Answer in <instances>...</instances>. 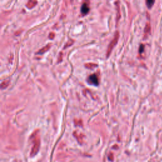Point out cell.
Returning <instances> with one entry per match:
<instances>
[{"label": "cell", "instance_id": "9c48e42d", "mask_svg": "<svg viewBox=\"0 0 162 162\" xmlns=\"http://www.w3.org/2000/svg\"><path fill=\"white\" fill-rule=\"evenodd\" d=\"M154 3H155V1H150V0H149V1H146V4H147V6L148 8H151L152 7V6L153 5Z\"/></svg>", "mask_w": 162, "mask_h": 162}, {"label": "cell", "instance_id": "3957f363", "mask_svg": "<svg viewBox=\"0 0 162 162\" xmlns=\"http://www.w3.org/2000/svg\"><path fill=\"white\" fill-rule=\"evenodd\" d=\"M87 82L90 84H92L94 85H98L99 84V78L97 74H94L91 75L87 79Z\"/></svg>", "mask_w": 162, "mask_h": 162}, {"label": "cell", "instance_id": "7c38bea8", "mask_svg": "<svg viewBox=\"0 0 162 162\" xmlns=\"http://www.w3.org/2000/svg\"><path fill=\"white\" fill-rule=\"evenodd\" d=\"M143 50H144V46L143 44H141L140 46V49H139V52L142 53L143 51Z\"/></svg>", "mask_w": 162, "mask_h": 162}, {"label": "cell", "instance_id": "52a82bcc", "mask_svg": "<svg viewBox=\"0 0 162 162\" xmlns=\"http://www.w3.org/2000/svg\"><path fill=\"white\" fill-rule=\"evenodd\" d=\"M9 84H10V81L9 80H6V81H4L3 82L1 83V88L2 89H5L8 86Z\"/></svg>", "mask_w": 162, "mask_h": 162}, {"label": "cell", "instance_id": "ba28073f", "mask_svg": "<svg viewBox=\"0 0 162 162\" xmlns=\"http://www.w3.org/2000/svg\"><path fill=\"white\" fill-rule=\"evenodd\" d=\"M96 67H97V65L96 64H94V63H87V64H85V67L86 68H88V69H94V68H95Z\"/></svg>", "mask_w": 162, "mask_h": 162}, {"label": "cell", "instance_id": "8992f818", "mask_svg": "<svg viewBox=\"0 0 162 162\" xmlns=\"http://www.w3.org/2000/svg\"><path fill=\"white\" fill-rule=\"evenodd\" d=\"M37 3V1H33V0H30V1H29L27 2V3L26 4V6L28 8L31 9L32 8L36 6V4Z\"/></svg>", "mask_w": 162, "mask_h": 162}, {"label": "cell", "instance_id": "30bf717a", "mask_svg": "<svg viewBox=\"0 0 162 162\" xmlns=\"http://www.w3.org/2000/svg\"><path fill=\"white\" fill-rule=\"evenodd\" d=\"M73 43H74V41H73V40H70V41H68V43L65 44V48H67L68 46H71Z\"/></svg>", "mask_w": 162, "mask_h": 162}, {"label": "cell", "instance_id": "7a4b0ae2", "mask_svg": "<svg viewBox=\"0 0 162 162\" xmlns=\"http://www.w3.org/2000/svg\"><path fill=\"white\" fill-rule=\"evenodd\" d=\"M118 38H119V32L118 31H116V32L115 33L114 37L111 40V41L110 42V43L109 44L108 47L107 49V53H106V56L109 57L111 54V51H112L113 49L114 48L115 46L117 44L118 41Z\"/></svg>", "mask_w": 162, "mask_h": 162}, {"label": "cell", "instance_id": "8fae6325", "mask_svg": "<svg viewBox=\"0 0 162 162\" xmlns=\"http://www.w3.org/2000/svg\"><path fill=\"white\" fill-rule=\"evenodd\" d=\"M49 37H50V39H53L55 37V33H53V32H51V33H50Z\"/></svg>", "mask_w": 162, "mask_h": 162}, {"label": "cell", "instance_id": "6da1fadb", "mask_svg": "<svg viewBox=\"0 0 162 162\" xmlns=\"http://www.w3.org/2000/svg\"><path fill=\"white\" fill-rule=\"evenodd\" d=\"M32 139H33L34 142V146L32 148V150L31 154H36V153L38 151L39 148L40 144V138L39 136V131H36L32 134L31 137Z\"/></svg>", "mask_w": 162, "mask_h": 162}, {"label": "cell", "instance_id": "277c9868", "mask_svg": "<svg viewBox=\"0 0 162 162\" xmlns=\"http://www.w3.org/2000/svg\"><path fill=\"white\" fill-rule=\"evenodd\" d=\"M89 11V4L86 3H84L81 7V12L83 15H85Z\"/></svg>", "mask_w": 162, "mask_h": 162}, {"label": "cell", "instance_id": "5b68a950", "mask_svg": "<svg viewBox=\"0 0 162 162\" xmlns=\"http://www.w3.org/2000/svg\"><path fill=\"white\" fill-rule=\"evenodd\" d=\"M51 44H47L46 46H45L43 47V48H41V50H39V51H37V54H41V55H42V54L46 52L47 51H48V50H50V48H51Z\"/></svg>", "mask_w": 162, "mask_h": 162}]
</instances>
